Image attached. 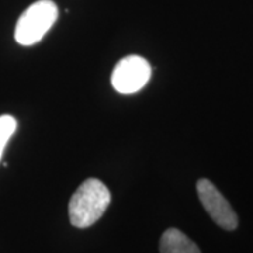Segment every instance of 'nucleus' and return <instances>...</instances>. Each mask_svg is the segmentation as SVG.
Here are the masks:
<instances>
[{"label": "nucleus", "mask_w": 253, "mask_h": 253, "mask_svg": "<svg viewBox=\"0 0 253 253\" xmlns=\"http://www.w3.org/2000/svg\"><path fill=\"white\" fill-rule=\"evenodd\" d=\"M111 194L103 181L87 179L69 201V221L76 228H89L97 222L110 206Z\"/></svg>", "instance_id": "obj_1"}, {"label": "nucleus", "mask_w": 253, "mask_h": 253, "mask_svg": "<svg viewBox=\"0 0 253 253\" xmlns=\"http://www.w3.org/2000/svg\"><path fill=\"white\" fill-rule=\"evenodd\" d=\"M58 18V7L52 0H38L18 18L14 38L20 45H34L51 30Z\"/></svg>", "instance_id": "obj_2"}, {"label": "nucleus", "mask_w": 253, "mask_h": 253, "mask_svg": "<svg viewBox=\"0 0 253 253\" xmlns=\"http://www.w3.org/2000/svg\"><path fill=\"white\" fill-rule=\"evenodd\" d=\"M151 72V65L146 59L138 55H129L116 65L111 75V84L121 94H132L145 87Z\"/></svg>", "instance_id": "obj_3"}, {"label": "nucleus", "mask_w": 253, "mask_h": 253, "mask_svg": "<svg viewBox=\"0 0 253 253\" xmlns=\"http://www.w3.org/2000/svg\"><path fill=\"white\" fill-rule=\"evenodd\" d=\"M197 194L203 207L217 225L226 231H234L238 228V215L234 208L211 181L200 179L197 181Z\"/></svg>", "instance_id": "obj_4"}, {"label": "nucleus", "mask_w": 253, "mask_h": 253, "mask_svg": "<svg viewBox=\"0 0 253 253\" xmlns=\"http://www.w3.org/2000/svg\"><path fill=\"white\" fill-rule=\"evenodd\" d=\"M161 253H201L199 246L194 244L189 236L184 235L176 228L166 229L161 236L159 242Z\"/></svg>", "instance_id": "obj_5"}, {"label": "nucleus", "mask_w": 253, "mask_h": 253, "mask_svg": "<svg viewBox=\"0 0 253 253\" xmlns=\"http://www.w3.org/2000/svg\"><path fill=\"white\" fill-rule=\"evenodd\" d=\"M17 121L11 116H0V159L11 135L16 132Z\"/></svg>", "instance_id": "obj_6"}]
</instances>
